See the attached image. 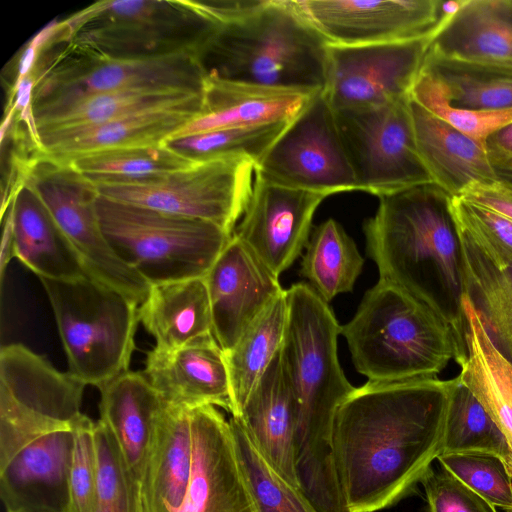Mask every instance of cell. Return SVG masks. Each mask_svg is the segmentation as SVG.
<instances>
[{
    "mask_svg": "<svg viewBox=\"0 0 512 512\" xmlns=\"http://www.w3.org/2000/svg\"><path fill=\"white\" fill-rule=\"evenodd\" d=\"M286 294L288 320L281 360L296 403L294 455L299 490L317 512H349L332 456L334 415L355 389L338 359L341 326L308 283H295Z\"/></svg>",
    "mask_w": 512,
    "mask_h": 512,
    "instance_id": "obj_2",
    "label": "cell"
},
{
    "mask_svg": "<svg viewBox=\"0 0 512 512\" xmlns=\"http://www.w3.org/2000/svg\"><path fill=\"white\" fill-rule=\"evenodd\" d=\"M450 472L495 508L512 512V473L499 457L487 453H449L438 456Z\"/></svg>",
    "mask_w": 512,
    "mask_h": 512,
    "instance_id": "obj_42",
    "label": "cell"
},
{
    "mask_svg": "<svg viewBox=\"0 0 512 512\" xmlns=\"http://www.w3.org/2000/svg\"><path fill=\"white\" fill-rule=\"evenodd\" d=\"M420 483L425 492L427 512H497L443 467L435 469L431 466Z\"/></svg>",
    "mask_w": 512,
    "mask_h": 512,
    "instance_id": "obj_46",
    "label": "cell"
},
{
    "mask_svg": "<svg viewBox=\"0 0 512 512\" xmlns=\"http://www.w3.org/2000/svg\"><path fill=\"white\" fill-rule=\"evenodd\" d=\"M364 258L342 225L329 218L310 234L301 261V275L326 303L352 292Z\"/></svg>",
    "mask_w": 512,
    "mask_h": 512,
    "instance_id": "obj_36",
    "label": "cell"
},
{
    "mask_svg": "<svg viewBox=\"0 0 512 512\" xmlns=\"http://www.w3.org/2000/svg\"><path fill=\"white\" fill-rule=\"evenodd\" d=\"M86 385L20 343L0 351V425L19 430L73 426Z\"/></svg>",
    "mask_w": 512,
    "mask_h": 512,
    "instance_id": "obj_15",
    "label": "cell"
},
{
    "mask_svg": "<svg viewBox=\"0 0 512 512\" xmlns=\"http://www.w3.org/2000/svg\"><path fill=\"white\" fill-rule=\"evenodd\" d=\"M27 185L58 224L89 276L140 305L151 284L110 246L96 210V186L70 163L40 155L25 176Z\"/></svg>",
    "mask_w": 512,
    "mask_h": 512,
    "instance_id": "obj_11",
    "label": "cell"
},
{
    "mask_svg": "<svg viewBox=\"0 0 512 512\" xmlns=\"http://www.w3.org/2000/svg\"><path fill=\"white\" fill-rule=\"evenodd\" d=\"M255 170L248 157L226 156L146 181L94 185L107 198L212 222L233 234L249 203Z\"/></svg>",
    "mask_w": 512,
    "mask_h": 512,
    "instance_id": "obj_10",
    "label": "cell"
},
{
    "mask_svg": "<svg viewBox=\"0 0 512 512\" xmlns=\"http://www.w3.org/2000/svg\"><path fill=\"white\" fill-rule=\"evenodd\" d=\"M236 418L263 459L299 490L294 455L296 403L282 365L281 349Z\"/></svg>",
    "mask_w": 512,
    "mask_h": 512,
    "instance_id": "obj_24",
    "label": "cell"
},
{
    "mask_svg": "<svg viewBox=\"0 0 512 512\" xmlns=\"http://www.w3.org/2000/svg\"><path fill=\"white\" fill-rule=\"evenodd\" d=\"M486 147L496 148L512 155V122L493 133L487 139Z\"/></svg>",
    "mask_w": 512,
    "mask_h": 512,
    "instance_id": "obj_50",
    "label": "cell"
},
{
    "mask_svg": "<svg viewBox=\"0 0 512 512\" xmlns=\"http://www.w3.org/2000/svg\"><path fill=\"white\" fill-rule=\"evenodd\" d=\"M2 236L0 247V277L4 278L5 271L11 259L15 257V237L13 228L12 204L1 216Z\"/></svg>",
    "mask_w": 512,
    "mask_h": 512,
    "instance_id": "obj_48",
    "label": "cell"
},
{
    "mask_svg": "<svg viewBox=\"0 0 512 512\" xmlns=\"http://www.w3.org/2000/svg\"><path fill=\"white\" fill-rule=\"evenodd\" d=\"M60 38L111 58L196 53L219 26L187 0L98 1L61 21Z\"/></svg>",
    "mask_w": 512,
    "mask_h": 512,
    "instance_id": "obj_8",
    "label": "cell"
},
{
    "mask_svg": "<svg viewBox=\"0 0 512 512\" xmlns=\"http://www.w3.org/2000/svg\"><path fill=\"white\" fill-rule=\"evenodd\" d=\"M191 468L190 408L165 403L140 486V512H182Z\"/></svg>",
    "mask_w": 512,
    "mask_h": 512,
    "instance_id": "obj_27",
    "label": "cell"
},
{
    "mask_svg": "<svg viewBox=\"0 0 512 512\" xmlns=\"http://www.w3.org/2000/svg\"><path fill=\"white\" fill-rule=\"evenodd\" d=\"M33 106L135 89L202 93L205 73L195 53L157 58H111L76 47L57 34L42 50Z\"/></svg>",
    "mask_w": 512,
    "mask_h": 512,
    "instance_id": "obj_9",
    "label": "cell"
},
{
    "mask_svg": "<svg viewBox=\"0 0 512 512\" xmlns=\"http://www.w3.org/2000/svg\"><path fill=\"white\" fill-rule=\"evenodd\" d=\"M471 452L501 458L512 473L506 437L458 375L449 397L441 454Z\"/></svg>",
    "mask_w": 512,
    "mask_h": 512,
    "instance_id": "obj_38",
    "label": "cell"
},
{
    "mask_svg": "<svg viewBox=\"0 0 512 512\" xmlns=\"http://www.w3.org/2000/svg\"><path fill=\"white\" fill-rule=\"evenodd\" d=\"M255 174L283 186L330 196L358 190L323 90L287 125L256 163Z\"/></svg>",
    "mask_w": 512,
    "mask_h": 512,
    "instance_id": "obj_13",
    "label": "cell"
},
{
    "mask_svg": "<svg viewBox=\"0 0 512 512\" xmlns=\"http://www.w3.org/2000/svg\"><path fill=\"white\" fill-rule=\"evenodd\" d=\"M356 370L370 382L437 378L462 361L451 327L402 289L379 279L343 326Z\"/></svg>",
    "mask_w": 512,
    "mask_h": 512,
    "instance_id": "obj_5",
    "label": "cell"
},
{
    "mask_svg": "<svg viewBox=\"0 0 512 512\" xmlns=\"http://www.w3.org/2000/svg\"><path fill=\"white\" fill-rule=\"evenodd\" d=\"M200 110L139 112L103 123L39 132L42 155L59 162L98 151L163 144Z\"/></svg>",
    "mask_w": 512,
    "mask_h": 512,
    "instance_id": "obj_25",
    "label": "cell"
},
{
    "mask_svg": "<svg viewBox=\"0 0 512 512\" xmlns=\"http://www.w3.org/2000/svg\"><path fill=\"white\" fill-rule=\"evenodd\" d=\"M326 197L255 174L249 203L233 235L279 277L306 248L314 213Z\"/></svg>",
    "mask_w": 512,
    "mask_h": 512,
    "instance_id": "obj_17",
    "label": "cell"
},
{
    "mask_svg": "<svg viewBox=\"0 0 512 512\" xmlns=\"http://www.w3.org/2000/svg\"><path fill=\"white\" fill-rule=\"evenodd\" d=\"M143 374L168 405L190 409L211 405L233 414L225 353L214 334L171 351L153 348Z\"/></svg>",
    "mask_w": 512,
    "mask_h": 512,
    "instance_id": "obj_21",
    "label": "cell"
},
{
    "mask_svg": "<svg viewBox=\"0 0 512 512\" xmlns=\"http://www.w3.org/2000/svg\"><path fill=\"white\" fill-rule=\"evenodd\" d=\"M458 197L512 220V190L499 180L473 183Z\"/></svg>",
    "mask_w": 512,
    "mask_h": 512,
    "instance_id": "obj_47",
    "label": "cell"
},
{
    "mask_svg": "<svg viewBox=\"0 0 512 512\" xmlns=\"http://www.w3.org/2000/svg\"><path fill=\"white\" fill-rule=\"evenodd\" d=\"M96 210L114 252L151 285L204 277L233 236L212 222L99 194Z\"/></svg>",
    "mask_w": 512,
    "mask_h": 512,
    "instance_id": "obj_7",
    "label": "cell"
},
{
    "mask_svg": "<svg viewBox=\"0 0 512 512\" xmlns=\"http://www.w3.org/2000/svg\"><path fill=\"white\" fill-rule=\"evenodd\" d=\"M99 391L100 420L116 438L139 495L165 403L140 372L120 374Z\"/></svg>",
    "mask_w": 512,
    "mask_h": 512,
    "instance_id": "obj_23",
    "label": "cell"
},
{
    "mask_svg": "<svg viewBox=\"0 0 512 512\" xmlns=\"http://www.w3.org/2000/svg\"><path fill=\"white\" fill-rule=\"evenodd\" d=\"M428 51L466 61H512V0H463Z\"/></svg>",
    "mask_w": 512,
    "mask_h": 512,
    "instance_id": "obj_28",
    "label": "cell"
},
{
    "mask_svg": "<svg viewBox=\"0 0 512 512\" xmlns=\"http://www.w3.org/2000/svg\"><path fill=\"white\" fill-rule=\"evenodd\" d=\"M290 122L216 129L172 137L164 144L194 162L226 156H245L257 163Z\"/></svg>",
    "mask_w": 512,
    "mask_h": 512,
    "instance_id": "obj_40",
    "label": "cell"
},
{
    "mask_svg": "<svg viewBox=\"0 0 512 512\" xmlns=\"http://www.w3.org/2000/svg\"><path fill=\"white\" fill-rule=\"evenodd\" d=\"M139 320L154 338L155 349L175 350L213 334L209 294L204 277L152 284L139 305Z\"/></svg>",
    "mask_w": 512,
    "mask_h": 512,
    "instance_id": "obj_31",
    "label": "cell"
},
{
    "mask_svg": "<svg viewBox=\"0 0 512 512\" xmlns=\"http://www.w3.org/2000/svg\"><path fill=\"white\" fill-rule=\"evenodd\" d=\"M74 451L69 475V512H94L98 481V460L94 422L82 414L73 424Z\"/></svg>",
    "mask_w": 512,
    "mask_h": 512,
    "instance_id": "obj_45",
    "label": "cell"
},
{
    "mask_svg": "<svg viewBox=\"0 0 512 512\" xmlns=\"http://www.w3.org/2000/svg\"><path fill=\"white\" fill-rule=\"evenodd\" d=\"M463 0H295L329 45L358 46L433 38Z\"/></svg>",
    "mask_w": 512,
    "mask_h": 512,
    "instance_id": "obj_14",
    "label": "cell"
},
{
    "mask_svg": "<svg viewBox=\"0 0 512 512\" xmlns=\"http://www.w3.org/2000/svg\"><path fill=\"white\" fill-rule=\"evenodd\" d=\"M66 163L98 185L146 181L195 162L163 143L88 153Z\"/></svg>",
    "mask_w": 512,
    "mask_h": 512,
    "instance_id": "obj_37",
    "label": "cell"
},
{
    "mask_svg": "<svg viewBox=\"0 0 512 512\" xmlns=\"http://www.w3.org/2000/svg\"><path fill=\"white\" fill-rule=\"evenodd\" d=\"M229 424L246 484L256 512H317L305 496L263 459L238 418Z\"/></svg>",
    "mask_w": 512,
    "mask_h": 512,
    "instance_id": "obj_39",
    "label": "cell"
},
{
    "mask_svg": "<svg viewBox=\"0 0 512 512\" xmlns=\"http://www.w3.org/2000/svg\"><path fill=\"white\" fill-rule=\"evenodd\" d=\"M98 481L94 512H140L139 495L121 449L100 419L94 422Z\"/></svg>",
    "mask_w": 512,
    "mask_h": 512,
    "instance_id": "obj_41",
    "label": "cell"
},
{
    "mask_svg": "<svg viewBox=\"0 0 512 512\" xmlns=\"http://www.w3.org/2000/svg\"><path fill=\"white\" fill-rule=\"evenodd\" d=\"M455 378L370 382L339 405L332 456L349 512H376L409 495L442 453Z\"/></svg>",
    "mask_w": 512,
    "mask_h": 512,
    "instance_id": "obj_1",
    "label": "cell"
},
{
    "mask_svg": "<svg viewBox=\"0 0 512 512\" xmlns=\"http://www.w3.org/2000/svg\"><path fill=\"white\" fill-rule=\"evenodd\" d=\"M286 289L250 324L225 353L233 414L238 417L249 395L279 353L287 327Z\"/></svg>",
    "mask_w": 512,
    "mask_h": 512,
    "instance_id": "obj_35",
    "label": "cell"
},
{
    "mask_svg": "<svg viewBox=\"0 0 512 512\" xmlns=\"http://www.w3.org/2000/svg\"><path fill=\"white\" fill-rule=\"evenodd\" d=\"M15 257L39 278L90 277L72 245L37 195L25 184L13 198Z\"/></svg>",
    "mask_w": 512,
    "mask_h": 512,
    "instance_id": "obj_30",
    "label": "cell"
},
{
    "mask_svg": "<svg viewBox=\"0 0 512 512\" xmlns=\"http://www.w3.org/2000/svg\"><path fill=\"white\" fill-rule=\"evenodd\" d=\"M466 355L459 377L507 439L512 452V363L490 340L474 307L464 295Z\"/></svg>",
    "mask_w": 512,
    "mask_h": 512,
    "instance_id": "obj_32",
    "label": "cell"
},
{
    "mask_svg": "<svg viewBox=\"0 0 512 512\" xmlns=\"http://www.w3.org/2000/svg\"><path fill=\"white\" fill-rule=\"evenodd\" d=\"M409 106L417 148L433 183L458 197L473 183L498 180L484 147L411 97Z\"/></svg>",
    "mask_w": 512,
    "mask_h": 512,
    "instance_id": "obj_26",
    "label": "cell"
},
{
    "mask_svg": "<svg viewBox=\"0 0 512 512\" xmlns=\"http://www.w3.org/2000/svg\"><path fill=\"white\" fill-rule=\"evenodd\" d=\"M192 468L182 512H256L229 424L215 406L190 409Z\"/></svg>",
    "mask_w": 512,
    "mask_h": 512,
    "instance_id": "obj_18",
    "label": "cell"
},
{
    "mask_svg": "<svg viewBox=\"0 0 512 512\" xmlns=\"http://www.w3.org/2000/svg\"><path fill=\"white\" fill-rule=\"evenodd\" d=\"M422 70L438 83L454 108H512V66L445 58L428 51Z\"/></svg>",
    "mask_w": 512,
    "mask_h": 512,
    "instance_id": "obj_34",
    "label": "cell"
},
{
    "mask_svg": "<svg viewBox=\"0 0 512 512\" xmlns=\"http://www.w3.org/2000/svg\"><path fill=\"white\" fill-rule=\"evenodd\" d=\"M213 334L224 352L285 290L274 275L234 235L204 276Z\"/></svg>",
    "mask_w": 512,
    "mask_h": 512,
    "instance_id": "obj_19",
    "label": "cell"
},
{
    "mask_svg": "<svg viewBox=\"0 0 512 512\" xmlns=\"http://www.w3.org/2000/svg\"><path fill=\"white\" fill-rule=\"evenodd\" d=\"M74 430L43 433L0 465V495L7 512H69Z\"/></svg>",
    "mask_w": 512,
    "mask_h": 512,
    "instance_id": "obj_20",
    "label": "cell"
},
{
    "mask_svg": "<svg viewBox=\"0 0 512 512\" xmlns=\"http://www.w3.org/2000/svg\"><path fill=\"white\" fill-rule=\"evenodd\" d=\"M379 199L376 213L363 227L367 254L379 279L402 289L446 322L463 361L464 254L453 197L429 183Z\"/></svg>",
    "mask_w": 512,
    "mask_h": 512,
    "instance_id": "obj_3",
    "label": "cell"
},
{
    "mask_svg": "<svg viewBox=\"0 0 512 512\" xmlns=\"http://www.w3.org/2000/svg\"><path fill=\"white\" fill-rule=\"evenodd\" d=\"M409 101L334 110L358 190L380 197L433 183L417 148Z\"/></svg>",
    "mask_w": 512,
    "mask_h": 512,
    "instance_id": "obj_12",
    "label": "cell"
},
{
    "mask_svg": "<svg viewBox=\"0 0 512 512\" xmlns=\"http://www.w3.org/2000/svg\"><path fill=\"white\" fill-rule=\"evenodd\" d=\"M452 211L457 224L492 261L512 269L511 219L462 197H453Z\"/></svg>",
    "mask_w": 512,
    "mask_h": 512,
    "instance_id": "obj_44",
    "label": "cell"
},
{
    "mask_svg": "<svg viewBox=\"0 0 512 512\" xmlns=\"http://www.w3.org/2000/svg\"><path fill=\"white\" fill-rule=\"evenodd\" d=\"M432 39L329 45L323 90L327 101L339 110L409 97Z\"/></svg>",
    "mask_w": 512,
    "mask_h": 512,
    "instance_id": "obj_16",
    "label": "cell"
},
{
    "mask_svg": "<svg viewBox=\"0 0 512 512\" xmlns=\"http://www.w3.org/2000/svg\"><path fill=\"white\" fill-rule=\"evenodd\" d=\"M486 150L497 179L512 190V155L492 147Z\"/></svg>",
    "mask_w": 512,
    "mask_h": 512,
    "instance_id": "obj_49",
    "label": "cell"
},
{
    "mask_svg": "<svg viewBox=\"0 0 512 512\" xmlns=\"http://www.w3.org/2000/svg\"><path fill=\"white\" fill-rule=\"evenodd\" d=\"M39 279L54 314L68 372L99 389L129 371L139 305L91 277Z\"/></svg>",
    "mask_w": 512,
    "mask_h": 512,
    "instance_id": "obj_6",
    "label": "cell"
},
{
    "mask_svg": "<svg viewBox=\"0 0 512 512\" xmlns=\"http://www.w3.org/2000/svg\"><path fill=\"white\" fill-rule=\"evenodd\" d=\"M328 51L295 0H263L245 17L219 25L195 55L207 76L318 92L326 85Z\"/></svg>",
    "mask_w": 512,
    "mask_h": 512,
    "instance_id": "obj_4",
    "label": "cell"
},
{
    "mask_svg": "<svg viewBox=\"0 0 512 512\" xmlns=\"http://www.w3.org/2000/svg\"><path fill=\"white\" fill-rule=\"evenodd\" d=\"M458 228L464 254L465 296L494 346L512 363V269L497 265L463 228Z\"/></svg>",
    "mask_w": 512,
    "mask_h": 512,
    "instance_id": "obj_33",
    "label": "cell"
},
{
    "mask_svg": "<svg viewBox=\"0 0 512 512\" xmlns=\"http://www.w3.org/2000/svg\"><path fill=\"white\" fill-rule=\"evenodd\" d=\"M316 93L274 89L205 75L199 113L172 137L290 122Z\"/></svg>",
    "mask_w": 512,
    "mask_h": 512,
    "instance_id": "obj_22",
    "label": "cell"
},
{
    "mask_svg": "<svg viewBox=\"0 0 512 512\" xmlns=\"http://www.w3.org/2000/svg\"><path fill=\"white\" fill-rule=\"evenodd\" d=\"M410 97L485 149L487 139L512 122V108L471 111L452 107L447 102L438 83L422 69L411 90Z\"/></svg>",
    "mask_w": 512,
    "mask_h": 512,
    "instance_id": "obj_43",
    "label": "cell"
},
{
    "mask_svg": "<svg viewBox=\"0 0 512 512\" xmlns=\"http://www.w3.org/2000/svg\"><path fill=\"white\" fill-rule=\"evenodd\" d=\"M493 63H499V64H503V65H506V66H512V61H508V62H493Z\"/></svg>",
    "mask_w": 512,
    "mask_h": 512,
    "instance_id": "obj_51",
    "label": "cell"
},
{
    "mask_svg": "<svg viewBox=\"0 0 512 512\" xmlns=\"http://www.w3.org/2000/svg\"><path fill=\"white\" fill-rule=\"evenodd\" d=\"M202 93L135 89L105 92L33 106L37 132L103 123L139 112L165 109L200 110Z\"/></svg>",
    "mask_w": 512,
    "mask_h": 512,
    "instance_id": "obj_29",
    "label": "cell"
}]
</instances>
